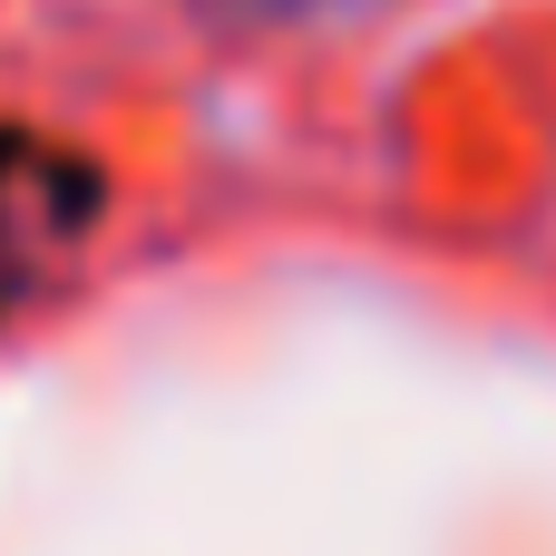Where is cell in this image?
<instances>
[{"mask_svg": "<svg viewBox=\"0 0 556 556\" xmlns=\"http://www.w3.org/2000/svg\"><path fill=\"white\" fill-rule=\"evenodd\" d=\"M215 20H352V10H381V0H195Z\"/></svg>", "mask_w": 556, "mask_h": 556, "instance_id": "2", "label": "cell"}, {"mask_svg": "<svg viewBox=\"0 0 556 556\" xmlns=\"http://www.w3.org/2000/svg\"><path fill=\"white\" fill-rule=\"evenodd\" d=\"M98 215V176L29 127H0V303L29 283V244Z\"/></svg>", "mask_w": 556, "mask_h": 556, "instance_id": "1", "label": "cell"}]
</instances>
